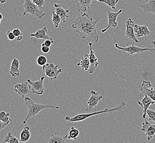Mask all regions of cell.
Masks as SVG:
<instances>
[{
  "instance_id": "6da1fadb",
  "label": "cell",
  "mask_w": 155,
  "mask_h": 143,
  "mask_svg": "<svg viewBox=\"0 0 155 143\" xmlns=\"http://www.w3.org/2000/svg\"><path fill=\"white\" fill-rule=\"evenodd\" d=\"M101 19L98 18L94 21L93 17L84 13L78 17L75 21L69 19L72 22V27L75 30L76 33H79L82 39L90 38L93 42L96 43L99 40V36L97 32L96 25L98 21Z\"/></svg>"
},
{
  "instance_id": "7a4b0ae2",
  "label": "cell",
  "mask_w": 155,
  "mask_h": 143,
  "mask_svg": "<svg viewBox=\"0 0 155 143\" xmlns=\"http://www.w3.org/2000/svg\"><path fill=\"white\" fill-rule=\"evenodd\" d=\"M24 101L25 103L26 106L28 107V113L25 118L23 121V124H25L27 121L31 117H34L40 113L42 110L45 108H56L59 109V107L57 106H54L51 104L49 105L42 104L39 103H36L33 101L31 98L29 97H27L24 98Z\"/></svg>"
},
{
  "instance_id": "3957f363",
  "label": "cell",
  "mask_w": 155,
  "mask_h": 143,
  "mask_svg": "<svg viewBox=\"0 0 155 143\" xmlns=\"http://www.w3.org/2000/svg\"><path fill=\"white\" fill-rule=\"evenodd\" d=\"M126 104L125 102H122L120 104L117 106V107L112 108H107L104 109V110L100 111L97 112H95L94 113H88L85 114H79L78 115H76L74 117H71L69 116H66L64 118V119L66 121H69L71 122H80V121H85L87 118H89L90 117L95 116L96 115H98L100 113H108V112H112L114 111H117V112H119L124 110L126 108Z\"/></svg>"
},
{
  "instance_id": "277c9868",
  "label": "cell",
  "mask_w": 155,
  "mask_h": 143,
  "mask_svg": "<svg viewBox=\"0 0 155 143\" xmlns=\"http://www.w3.org/2000/svg\"><path fill=\"white\" fill-rule=\"evenodd\" d=\"M23 7L24 11L23 13V16H25L28 13H29L33 16L41 19L45 15L49 13L48 12H45L41 10L38 6L33 3L31 0H25Z\"/></svg>"
},
{
  "instance_id": "5b68a950",
  "label": "cell",
  "mask_w": 155,
  "mask_h": 143,
  "mask_svg": "<svg viewBox=\"0 0 155 143\" xmlns=\"http://www.w3.org/2000/svg\"><path fill=\"white\" fill-rule=\"evenodd\" d=\"M42 69L45 72V75L49 78L51 81L57 79L59 75L62 72V69L58 68V66L55 65L53 63H46L42 66Z\"/></svg>"
},
{
  "instance_id": "8992f818",
  "label": "cell",
  "mask_w": 155,
  "mask_h": 143,
  "mask_svg": "<svg viewBox=\"0 0 155 143\" xmlns=\"http://www.w3.org/2000/svg\"><path fill=\"white\" fill-rule=\"evenodd\" d=\"M126 44L127 45V47H122L121 46V45H119L118 44H115L114 46L115 48L119 50L127 52L129 55H132L135 54H140L141 52H143L144 51H151V52L155 51V48H140L135 45L134 43H133V44L131 45H128V44Z\"/></svg>"
},
{
  "instance_id": "52a82bcc",
  "label": "cell",
  "mask_w": 155,
  "mask_h": 143,
  "mask_svg": "<svg viewBox=\"0 0 155 143\" xmlns=\"http://www.w3.org/2000/svg\"><path fill=\"white\" fill-rule=\"evenodd\" d=\"M140 90L141 91L139 96L140 99L147 95L155 101V85H152L149 81H144L141 85Z\"/></svg>"
},
{
  "instance_id": "ba28073f",
  "label": "cell",
  "mask_w": 155,
  "mask_h": 143,
  "mask_svg": "<svg viewBox=\"0 0 155 143\" xmlns=\"http://www.w3.org/2000/svg\"><path fill=\"white\" fill-rule=\"evenodd\" d=\"M90 94L91 96L89 99L87 101V107L85 110L86 112L87 113H90L94 108L96 107L103 98L102 96L100 95L98 92L95 90L91 91Z\"/></svg>"
},
{
  "instance_id": "9c48e42d",
  "label": "cell",
  "mask_w": 155,
  "mask_h": 143,
  "mask_svg": "<svg viewBox=\"0 0 155 143\" xmlns=\"http://www.w3.org/2000/svg\"><path fill=\"white\" fill-rule=\"evenodd\" d=\"M45 77L44 76H42L39 79L38 81H31L30 79H27V81H29V83L31 85V91L37 95H41L45 91V88L44 85V82L45 80Z\"/></svg>"
},
{
  "instance_id": "30bf717a",
  "label": "cell",
  "mask_w": 155,
  "mask_h": 143,
  "mask_svg": "<svg viewBox=\"0 0 155 143\" xmlns=\"http://www.w3.org/2000/svg\"><path fill=\"white\" fill-rule=\"evenodd\" d=\"M123 8V7L119 10L118 12H110V10H108L107 17L108 23L107 27L101 30L102 33H104L106 32L110 28H116L117 27L118 25V23L117 21V17L119 14L122 12Z\"/></svg>"
},
{
  "instance_id": "8fae6325",
  "label": "cell",
  "mask_w": 155,
  "mask_h": 143,
  "mask_svg": "<svg viewBox=\"0 0 155 143\" xmlns=\"http://www.w3.org/2000/svg\"><path fill=\"white\" fill-rule=\"evenodd\" d=\"M14 89L15 92L21 98H24L25 96L29 94L31 91V85L28 81L22 83L15 84Z\"/></svg>"
},
{
  "instance_id": "7c38bea8",
  "label": "cell",
  "mask_w": 155,
  "mask_h": 143,
  "mask_svg": "<svg viewBox=\"0 0 155 143\" xmlns=\"http://www.w3.org/2000/svg\"><path fill=\"white\" fill-rule=\"evenodd\" d=\"M95 2L93 0H75L71 3H75L77 8L73 9V11H77L78 12H86L87 10L90 12L91 11L90 5Z\"/></svg>"
},
{
  "instance_id": "4fadbf2b",
  "label": "cell",
  "mask_w": 155,
  "mask_h": 143,
  "mask_svg": "<svg viewBox=\"0 0 155 143\" xmlns=\"http://www.w3.org/2000/svg\"><path fill=\"white\" fill-rule=\"evenodd\" d=\"M141 131L145 133L143 137H147L149 141L155 137V125L149 122L146 120L142 123Z\"/></svg>"
},
{
  "instance_id": "5bb4252c",
  "label": "cell",
  "mask_w": 155,
  "mask_h": 143,
  "mask_svg": "<svg viewBox=\"0 0 155 143\" xmlns=\"http://www.w3.org/2000/svg\"><path fill=\"white\" fill-rule=\"evenodd\" d=\"M134 24V22L131 20V18H129L126 23L125 35L128 39L132 40L135 42L139 43V41L137 40V37L135 33Z\"/></svg>"
},
{
  "instance_id": "9a60e30c",
  "label": "cell",
  "mask_w": 155,
  "mask_h": 143,
  "mask_svg": "<svg viewBox=\"0 0 155 143\" xmlns=\"http://www.w3.org/2000/svg\"><path fill=\"white\" fill-rule=\"evenodd\" d=\"M89 45L90 46V66L89 69L88 70V72L90 74H92L95 71L96 69L99 65L98 62V58L96 56L95 54L93 49V42H89Z\"/></svg>"
},
{
  "instance_id": "2e32d148",
  "label": "cell",
  "mask_w": 155,
  "mask_h": 143,
  "mask_svg": "<svg viewBox=\"0 0 155 143\" xmlns=\"http://www.w3.org/2000/svg\"><path fill=\"white\" fill-rule=\"evenodd\" d=\"M137 104L140 105L143 109V118L146 119V111L149 109L151 105L155 104V101L150 98L148 96L145 95L141 99V101H137Z\"/></svg>"
},
{
  "instance_id": "e0dca14e",
  "label": "cell",
  "mask_w": 155,
  "mask_h": 143,
  "mask_svg": "<svg viewBox=\"0 0 155 143\" xmlns=\"http://www.w3.org/2000/svg\"><path fill=\"white\" fill-rule=\"evenodd\" d=\"M67 139H68L67 134L64 136H62L60 131H58L57 132H53L52 134L47 139L46 141L50 143H66Z\"/></svg>"
},
{
  "instance_id": "ac0fdd59",
  "label": "cell",
  "mask_w": 155,
  "mask_h": 143,
  "mask_svg": "<svg viewBox=\"0 0 155 143\" xmlns=\"http://www.w3.org/2000/svg\"><path fill=\"white\" fill-rule=\"evenodd\" d=\"M134 29L135 33L137 38H140L143 36L146 38L147 36L149 35L151 32L148 29V25H138L137 24H134Z\"/></svg>"
},
{
  "instance_id": "d6986e66",
  "label": "cell",
  "mask_w": 155,
  "mask_h": 143,
  "mask_svg": "<svg viewBox=\"0 0 155 143\" xmlns=\"http://www.w3.org/2000/svg\"><path fill=\"white\" fill-rule=\"evenodd\" d=\"M31 37L35 38L36 39H44V40H50L54 42V40L52 39L51 36L48 34V29L46 27L42 28L37 30L35 33H31L30 35Z\"/></svg>"
},
{
  "instance_id": "ffe728a7",
  "label": "cell",
  "mask_w": 155,
  "mask_h": 143,
  "mask_svg": "<svg viewBox=\"0 0 155 143\" xmlns=\"http://www.w3.org/2000/svg\"><path fill=\"white\" fill-rule=\"evenodd\" d=\"M54 7L56 8L55 12L57 15H60V17L62 19L63 23H66V18H68V13L70 10L64 9L61 5L58 3H54Z\"/></svg>"
},
{
  "instance_id": "44dd1931",
  "label": "cell",
  "mask_w": 155,
  "mask_h": 143,
  "mask_svg": "<svg viewBox=\"0 0 155 143\" xmlns=\"http://www.w3.org/2000/svg\"><path fill=\"white\" fill-rule=\"evenodd\" d=\"M10 74L13 77H18L20 75V62L17 58H13L12 60Z\"/></svg>"
},
{
  "instance_id": "7402d4cb",
  "label": "cell",
  "mask_w": 155,
  "mask_h": 143,
  "mask_svg": "<svg viewBox=\"0 0 155 143\" xmlns=\"http://www.w3.org/2000/svg\"><path fill=\"white\" fill-rule=\"evenodd\" d=\"M10 114L5 111H1L0 112V130L2 131L3 129L6 128V126L9 124V122H12V119L9 118Z\"/></svg>"
},
{
  "instance_id": "603a6c76",
  "label": "cell",
  "mask_w": 155,
  "mask_h": 143,
  "mask_svg": "<svg viewBox=\"0 0 155 143\" xmlns=\"http://www.w3.org/2000/svg\"><path fill=\"white\" fill-rule=\"evenodd\" d=\"M144 12H151L155 15V0H146L139 6Z\"/></svg>"
},
{
  "instance_id": "cb8c5ba5",
  "label": "cell",
  "mask_w": 155,
  "mask_h": 143,
  "mask_svg": "<svg viewBox=\"0 0 155 143\" xmlns=\"http://www.w3.org/2000/svg\"><path fill=\"white\" fill-rule=\"evenodd\" d=\"M77 66L81 67L83 69V70H84L85 71H88L90 66L89 55L85 54L83 57H82L81 58V61L78 63Z\"/></svg>"
},
{
  "instance_id": "d4e9b609",
  "label": "cell",
  "mask_w": 155,
  "mask_h": 143,
  "mask_svg": "<svg viewBox=\"0 0 155 143\" xmlns=\"http://www.w3.org/2000/svg\"><path fill=\"white\" fill-rule=\"evenodd\" d=\"M31 133L30 131V127L26 125L24 127L20 134V142L26 143L30 139Z\"/></svg>"
},
{
  "instance_id": "484cf974",
  "label": "cell",
  "mask_w": 155,
  "mask_h": 143,
  "mask_svg": "<svg viewBox=\"0 0 155 143\" xmlns=\"http://www.w3.org/2000/svg\"><path fill=\"white\" fill-rule=\"evenodd\" d=\"M80 132L79 130L74 127H72L69 130L68 133L67 134V138L68 139H72V140H77L78 136L79 135Z\"/></svg>"
},
{
  "instance_id": "4316f807",
  "label": "cell",
  "mask_w": 155,
  "mask_h": 143,
  "mask_svg": "<svg viewBox=\"0 0 155 143\" xmlns=\"http://www.w3.org/2000/svg\"><path fill=\"white\" fill-rule=\"evenodd\" d=\"M5 143H19L20 140L18 139L17 138L15 137L14 134L11 132H9L8 134L4 138Z\"/></svg>"
},
{
  "instance_id": "83f0119b",
  "label": "cell",
  "mask_w": 155,
  "mask_h": 143,
  "mask_svg": "<svg viewBox=\"0 0 155 143\" xmlns=\"http://www.w3.org/2000/svg\"><path fill=\"white\" fill-rule=\"evenodd\" d=\"M52 21L54 23V27L56 28H57L59 27V25L61 23L62 19L60 17V15H57L55 11L52 12Z\"/></svg>"
},
{
  "instance_id": "f1b7e54d",
  "label": "cell",
  "mask_w": 155,
  "mask_h": 143,
  "mask_svg": "<svg viewBox=\"0 0 155 143\" xmlns=\"http://www.w3.org/2000/svg\"><path fill=\"white\" fill-rule=\"evenodd\" d=\"M96 1H97L98 2H104L113 9H116V6L119 2V0H96Z\"/></svg>"
},
{
  "instance_id": "f546056e",
  "label": "cell",
  "mask_w": 155,
  "mask_h": 143,
  "mask_svg": "<svg viewBox=\"0 0 155 143\" xmlns=\"http://www.w3.org/2000/svg\"><path fill=\"white\" fill-rule=\"evenodd\" d=\"M47 58L43 55L39 56L36 59V62L39 66H44L47 63Z\"/></svg>"
},
{
  "instance_id": "4dcf8cb0",
  "label": "cell",
  "mask_w": 155,
  "mask_h": 143,
  "mask_svg": "<svg viewBox=\"0 0 155 143\" xmlns=\"http://www.w3.org/2000/svg\"><path fill=\"white\" fill-rule=\"evenodd\" d=\"M146 114L149 117L150 121L155 122V111L148 109L146 111Z\"/></svg>"
},
{
  "instance_id": "1f68e13d",
  "label": "cell",
  "mask_w": 155,
  "mask_h": 143,
  "mask_svg": "<svg viewBox=\"0 0 155 143\" xmlns=\"http://www.w3.org/2000/svg\"><path fill=\"white\" fill-rule=\"evenodd\" d=\"M33 1V3H35L37 6L39 7L40 9H42L43 6L45 5V0H31Z\"/></svg>"
},
{
  "instance_id": "d6a6232c",
  "label": "cell",
  "mask_w": 155,
  "mask_h": 143,
  "mask_svg": "<svg viewBox=\"0 0 155 143\" xmlns=\"http://www.w3.org/2000/svg\"><path fill=\"white\" fill-rule=\"evenodd\" d=\"M6 35L7 36L8 39H9V40H14L16 38V36L14 34V33H13V32H11L10 30H8V31L7 32Z\"/></svg>"
},
{
  "instance_id": "836d02e7",
  "label": "cell",
  "mask_w": 155,
  "mask_h": 143,
  "mask_svg": "<svg viewBox=\"0 0 155 143\" xmlns=\"http://www.w3.org/2000/svg\"><path fill=\"white\" fill-rule=\"evenodd\" d=\"M50 50V47H48L47 46L44 44V43L43 42L41 44V51L42 52H44V54H47L48 52H49V51Z\"/></svg>"
},
{
  "instance_id": "e575fe53",
  "label": "cell",
  "mask_w": 155,
  "mask_h": 143,
  "mask_svg": "<svg viewBox=\"0 0 155 143\" xmlns=\"http://www.w3.org/2000/svg\"><path fill=\"white\" fill-rule=\"evenodd\" d=\"M13 33H14V34L15 35L16 37H18L19 36L21 35L22 33L21 32V30H19V29H15L12 31Z\"/></svg>"
},
{
  "instance_id": "d590c367",
  "label": "cell",
  "mask_w": 155,
  "mask_h": 143,
  "mask_svg": "<svg viewBox=\"0 0 155 143\" xmlns=\"http://www.w3.org/2000/svg\"><path fill=\"white\" fill-rule=\"evenodd\" d=\"M44 43V44L46 46L50 48V46H51L52 44H54V42H52L50 40H45V42Z\"/></svg>"
},
{
  "instance_id": "8d00e7d4",
  "label": "cell",
  "mask_w": 155,
  "mask_h": 143,
  "mask_svg": "<svg viewBox=\"0 0 155 143\" xmlns=\"http://www.w3.org/2000/svg\"><path fill=\"white\" fill-rule=\"evenodd\" d=\"M22 39H23V35L19 36L18 37H17V40L18 41H19V42H20L21 40H22Z\"/></svg>"
},
{
  "instance_id": "74e56055",
  "label": "cell",
  "mask_w": 155,
  "mask_h": 143,
  "mask_svg": "<svg viewBox=\"0 0 155 143\" xmlns=\"http://www.w3.org/2000/svg\"><path fill=\"white\" fill-rule=\"evenodd\" d=\"M0 2L1 3H6V0H0Z\"/></svg>"
},
{
  "instance_id": "f35d334b",
  "label": "cell",
  "mask_w": 155,
  "mask_h": 143,
  "mask_svg": "<svg viewBox=\"0 0 155 143\" xmlns=\"http://www.w3.org/2000/svg\"><path fill=\"white\" fill-rule=\"evenodd\" d=\"M2 18H3L2 15V14H0V21H1V20L2 19Z\"/></svg>"
},
{
  "instance_id": "ab89813d",
  "label": "cell",
  "mask_w": 155,
  "mask_h": 143,
  "mask_svg": "<svg viewBox=\"0 0 155 143\" xmlns=\"http://www.w3.org/2000/svg\"><path fill=\"white\" fill-rule=\"evenodd\" d=\"M152 44L153 45V46L155 47V40H153V41H152Z\"/></svg>"
}]
</instances>
